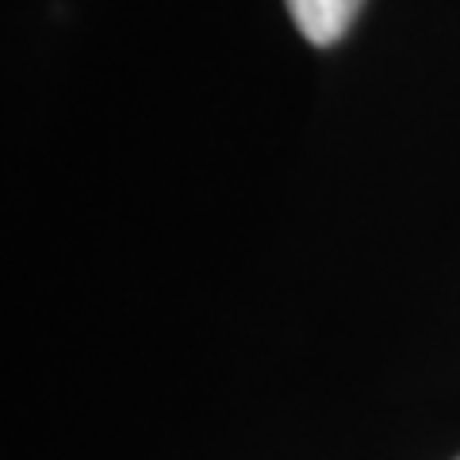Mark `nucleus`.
Instances as JSON below:
<instances>
[{
    "mask_svg": "<svg viewBox=\"0 0 460 460\" xmlns=\"http://www.w3.org/2000/svg\"><path fill=\"white\" fill-rule=\"evenodd\" d=\"M456 460H460V456H456Z\"/></svg>",
    "mask_w": 460,
    "mask_h": 460,
    "instance_id": "2",
    "label": "nucleus"
},
{
    "mask_svg": "<svg viewBox=\"0 0 460 460\" xmlns=\"http://www.w3.org/2000/svg\"><path fill=\"white\" fill-rule=\"evenodd\" d=\"M361 4L365 0H288V12H292L299 35L307 42L330 47V42H338L349 31V23L357 20Z\"/></svg>",
    "mask_w": 460,
    "mask_h": 460,
    "instance_id": "1",
    "label": "nucleus"
}]
</instances>
